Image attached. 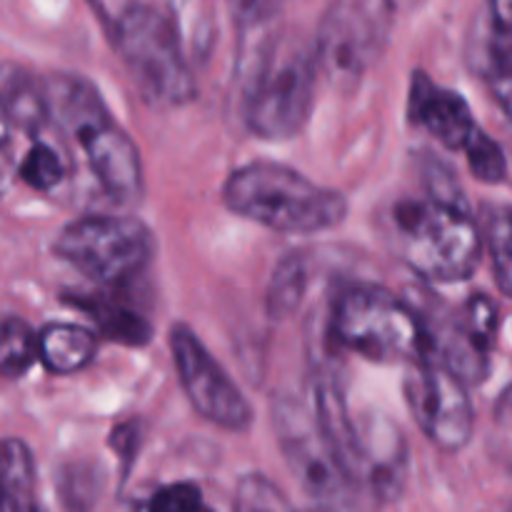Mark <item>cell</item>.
<instances>
[{"label":"cell","mask_w":512,"mask_h":512,"mask_svg":"<svg viewBox=\"0 0 512 512\" xmlns=\"http://www.w3.org/2000/svg\"><path fill=\"white\" fill-rule=\"evenodd\" d=\"M428 330L430 360L443 365L460 383L478 385L490 373V353L498 335V308L488 295H473L460 310L415 305Z\"/></svg>","instance_id":"obj_11"},{"label":"cell","mask_w":512,"mask_h":512,"mask_svg":"<svg viewBox=\"0 0 512 512\" xmlns=\"http://www.w3.org/2000/svg\"><path fill=\"white\" fill-rule=\"evenodd\" d=\"M88 313L95 315L100 328L115 338L118 343H128V345H145L150 338V325L145 323L140 315L130 313V310L120 308V305H100V303H90L85 305Z\"/></svg>","instance_id":"obj_24"},{"label":"cell","mask_w":512,"mask_h":512,"mask_svg":"<svg viewBox=\"0 0 512 512\" xmlns=\"http://www.w3.org/2000/svg\"><path fill=\"white\" fill-rule=\"evenodd\" d=\"M295 512H333V510H325V508H315V505H313V508H308V510H295Z\"/></svg>","instance_id":"obj_28"},{"label":"cell","mask_w":512,"mask_h":512,"mask_svg":"<svg viewBox=\"0 0 512 512\" xmlns=\"http://www.w3.org/2000/svg\"><path fill=\"white\" fill-rule=\"evenodd\" d=\"M168 345L180 388L198 415L230 433L248 430L253 423L250 403L203 340L185 323H175L168 333Z\"/></svg>","instance_id":"obj_12"},{"label":"cell","mask_w":512,"mask_h":512,"mask_svg":"<svg viewBox=\"0 0 512 512\" xmlns=\"http://www.w3.org/2000/svg\"><path fill=\"white\" fill-rule=\"evenodd\" d=\"M465 158H468V168L480 183L498 185L508 178V158H505L503 148L490 138L485 130H475L470 143L465 145Z\"/></svg>","instance_id":"obj_23"},{"label":"cell","mask_w":512,"mask_h":512,"mask_svg":"<svg viewBox=\"0 0 512 512\" xmlns=\"http://www.w3.org/2000/svg\"><path fill=\"white\" fill-rule=\"evenodd\" d=\"M273 430L285 465L310 500H315V508L355 512L348 478L313 405L290 395H278L273 400Z\"/></svg>","instance_id":"obj_8"},{"label":"cell","mask_w":512,"mask_h":512,"mask_svg":"<svg viewBox=\"0 0 512 512\" xmlns=\"http://www.w3.org/2000/svg\"><path fill=\"white\" fill-rule=\"evenodd\" d=\"M395 255L428 283H463L483 258V233L458 178L428 158L423 193L400 195L385 215Z\"/></svg>","instance_id":"obj_2"},{"label":"cell","mask_w":512,"mask_h":512,"mask_svg":"<svg viewBox=\"0 0 512 512\" xmlns=\"http://www.w3.org/2000/svg\"><path fill=\"white\" fill-rule=\"evenodd\" d=\"M395 25V5L385 0H338L328 5L315 33L320 73L340 90H355L378 63Z\"/></svg>","instance_id":"obj_7"},{"label":"cell","mask_w":512,"mask_h":512,"mask_svg":"<svg viewBox=\"0 0 512 512\" xmlns=\"http://www.w3.org/2000/svg\"><path fill=\"white\" fill-rule=\"evenodd\" d=\"M408 118L448 150H465L478 130L468 100L455 90L430 80V75H425L423 70L413 73V80H410Z\"/></svg>","instance_id":"obj_15"},{"label":"cell","mask_w":512,"mask_h":512,"mask_svg":"<svg viewBox=\"0 0 512 512\" xmlns=\"http://www.w3.org/2000/svg\"><path fill=\"white\" fill-rule=\"evenodd\" d=\"M53 128L78 150L105 195L123 205L140 203L145 190L138 145L110 115L98 88L80 75L55 73L43 80Z\"/></svg>","instance_id":"obj_3"},{"label":"cell","mask_w":512,"mask_h":512,"mask_svg":"<svg viewBox=\"0 0 512 512\" xmlns=\"http://www.w3.org/2000/svg\"><path fill=\"white\" fill-rule=\"evenodd\" d=\"M333 340L370 363H425L430 360L428 330L410 300L383 285H350L333 303Z\"/></svg>","instance_id":"obj_6"},{"label":"cell","mask_w":512,"mask_h":512,"mask_svg":"<svg viewBox=\"0 0 512 512\" xmlns=\"http://www.w3.org/2000/svg\"><path fill=\"white\" fill-rule=\"evenodd\" d=\"M60 260L95 283L118 285L150 263L155 238L145 223L123 215H88L73 220L53 243Z\"/></svg>","instance_id":"obj_9"},{"label":"cell","mask_w":512,"mask_h":512,"mask_svg":"<svg viewBox=\"0 0 512 512\" xmlns=\"http://www.w3.org/2000/svg\"><path fill=\"white\" fill-rule=\"evenodd\" d=\"M498 420L503 425H510V428H512V388H508L503 395H500Z\"/></svg>","instance_id":"obj_27"},{"label":"cell","mask_w":512,"mask_h":512,"mask_svg":"<svg viewBox=\"0 0 512 512\" xmlns=\"http://www.w3.org/2000/svg\"><path fill=\"white\" fill-rule=\"evenodd\" d=\"M73 170V150L65 145L55 128L30 138L23 155L15 160V175L38 193H55L68 185Z\"/></svg>","instance_id":"obj_16"},{"label":"cell","mask_w":512,"mask_h":512,"mask_svg":"<svg viewBox=\"0 0 512 512\" xmlns=\"http://www.w3.org/2000/svg\"><path fill=\"white\" fill-rule=\"evenodd\" d=\"M148 512H213L195 483L163 485L150 498Z\"/></svg>","instance_id":"obj_25"},{"label":"cell","mask_w":512,"mask_h":512,"mask_svg":"<svg viewBox=\"0 0 512 512\" xmlns=\"http://www.w3.org/2000/svg\"><path fill=\"white\" fill-rule=\"evenodd\" d=\"M90 8L145 100L175 108L195 98V75L173 5L115 0Z\"/></svg>","instance_id":"obj_4"},{"label":"cell","mask_w":512,"mask_h":512,"mask_svg":"<svg viewBox=\"0 0 512 512\" xmlns=\"http://www.w3.org/2000/svg\"><path fill=\"white\" fill-rule=\"evenodd\" d=\"M340 465L353 493L355 512H375L393 503L408 480V443L403 430L388 415H353Z\"/></svg>","instance_id":"obj_10"},{"label":"cell","mask_w":512,"mask_h":512,"mask_svg":"<svg viewBox=\"0 0 512 512\" xmlns=\"http://www.w3.org/2000/svg\"><path fill=\"white\" fill-rule=\"evenodd\" d=\"M468 63L512 120V0L478 10L468 35Z\"/></svg>","instance_id":"obj_14"},{"label":"cell","mask_w":512,"mask_h":512,"mask_svg":"<svg viewBox=\"0 0 512 512\" xmlns=\"http://www.w3.org/2000/svg\"><path fill=\"white\" fill-rule=\"evenodd\" d=\"M15 180V160L5 148H0V198L10 190Z\"/></svg>","instance_id":"obj_26"},{"label":"cell","mask_w":512,"mask_h":512,"mask_svg":"<svg viewBox=\"0 0 512 512\" xmlns=\"http://www.w3.org/2000/svg\"><path fill=\"white\" fill-rule=\"evenodd\" d=\"M483 243L493 258L498 285L512 298V208L485 210Z\"/></svg>","instance_id":"obj_20"},{"label":"cell","mask_w":512,"mask_h":512,"mask_svg":"<svg viewBox=\"0 0 512 512\" xmlns=\"http://www.w3.org/2000/svg\"><path fill=\"white\" fill-rule=\"evenodd\" d=\"M308 285V273H305V263L300 255H288L283 263L278 265L270 283L268 293V313L270 318L285 320L295 308L300 305Z\"/></svg>","instance_id":"obj_21"},{"label":"cell","mask_w":512,"mask_h":512,"mask_svg":"<svg viewBox=\"0 0 512 512\" xmlns=\"http://www.w3.org/2000/svg\"><path fill=\"white\" fill-rule=\"evenodd\" d=\"M38 360V333L25 320L8 318L0 323V375L20 378Z\"/></svg>","instance_id":"obj_19"},{"label":"cell","mask_w":512,"mask_h":512,"mask_svg":"<svg viewBox=\"0 0 512 512\" xmlns=\"http://www.w3.org/2000/svg\"><path fill=\"white\" fill-rule=\"evenodd\" d=\"M233 512H295L283 490L265 475H245L235 488Z\"/></svg>","instance_id":"obj_22"},{"label":"cell","mask_w":512,"mask_h":512,"mask_svg":"<svg viewBox=\"0 0 512 512\" xmlns=\"http://www.w3.org/2000/svg\"><path fill=\"white\" fill-rule=\"evenodd\" d=\"M240 115L263 140H288L308 123L315 103L313 45L298 33L273 30L278 8L270 3L238 5Z\"/></svg>","instance_id":"obj_1"},{"label":"cell","mask_w":512,"mask_h":512,"mask_svg":"<svg viewBox=\"0 0 512 512\" xmlns=\"http://www.w3.org/2000/svg\"><path fill=\"white\" fill-rule=\"evenodd\" d=\"M223 203L250 223L290 235L333 230L348 215V200L343 193L315 185L288 165L263 160L235 168L228 175Z\"/></svg>","instance_id":"obj_5"},{"label":"cell","mask_w":512,"mask_h":512,"mask_svg":"<svg viewBox=\"0 0 512 512\" xmlns=\"http://www.w3.org/2000/svg\"><path fill=\"white\" fill-rule=\"evenodd\" d=\"M403 395L425 438L443 453H458L470 443L475 410L468 385L438 363H413L405 370Z\"/></svg>","instance_id":"obj_13"},{"label":"cell","mask_w":512,"mask_h":512,"mask_svg":"<svg viewBox=\"0 0 512 512\" xmlns=\"http://www.w3.org/2000/svg\"><path fill=\"white\" fill-rule=\"evenodd\" d=\"M0 512H43L33 453L18 438L0 443Z\"/></svg>","instance_id":"obj_18"},{"label":"cell","mask_w":512,"mask_h":512,"mask_svg":"<svg viewBox=\"0 0 512 512\" xmlns=\"http://www.w3.org/2000/svg\"><path fill=\"white\" fill-rule=\"evenodd\" d=\"M98 338L75 323H50L38 333V360L53 375L80 373L93 363Z\"/></svg>","instance_id":"obj_17"}]
</instances>
